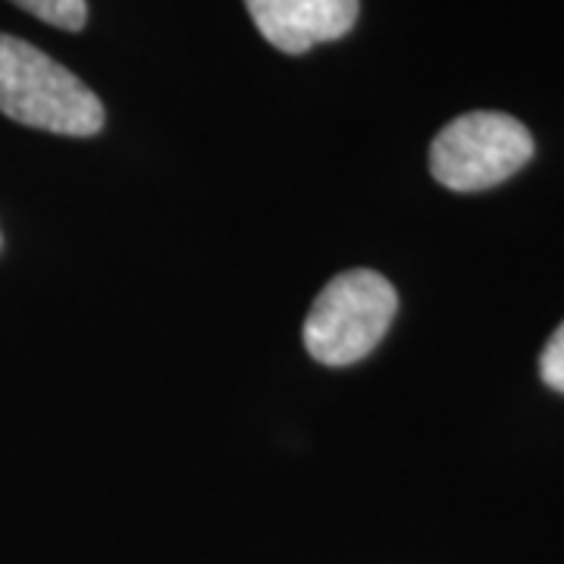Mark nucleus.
Returning <instances> with one entry per match:
<instances>
[{
  "mask_svg": "<svg viewBox=\"0 0 564 564\" xmlns=\"http://www.w3.org/2000/svg\"><path fill=\"white\" fill-rule=\"evenodd\" d=\"M13 3L25 13H32L35 20L57 25L63 32H79L88 22L85 0H13Z\"/></svg>",
  "mask_w": 564,
  "mask_h": 564,
  "instance_id": "5",
  "label": "nucleus"
},
{
  "mask_svg": "<svg viewBox=\"0 0 564 564\" xmlns=\"http://www.w3.org/2000/svg\"><path fill=\"white\" fill-rule=\"evenodd\" d=\"M0 113L54 135H98L101 98L29 41L0 35Z\"/></svg>",
  "mask_w": 564,
  "mask_h": 564,
  "instance_id": "1",
  "label": "nucleus"
},
{
  "mask_svg": "<svg viewBox=\"0 0 564 564\" xmlns=\"http://www.w3.org/2000/svg\"><path fill=\"white\" fill-rule=\"evenodd\" d=\"M533 158L524 122L499 110H474L452 120L430 144V173L452 192H484L511 180Z\"/></svg>",
  "mask_w": 564,
  "mask_h": 564,
  "instance_id": "3",
  "label": "nucleus"
},
{
  "mask_svg": "<svg viewBox=\"0 0 564 564\" xmlns=\"http://www.w3.org/2000/svg\"><path fill=\"white\" fill-rule=\"evenodd\" d=\"M540 377L549 389L564 395V323L552 333V339L545 343L543 355H540Z\"/></svg>",
  "mask_w": 564,
  "mask_h": 564,
  "instance_id": "6",
  "label": "nucleus"
},
{
  "mask_svg": "<svg viewBox=\"0 0 564 564\" xmlns=\"http://www.w3.org/2000/svg\"><path fill=\"white\" fill-rule=\"evenodd\" d=\"M263 39L282 54H304L343 39L361 13V0H245Z\"/></svg>",
  "mask_w": 564,
  "mask_h": 564,
  "instance_id": "4",
  "label": "nucleus"
},
{
  "mask_svg": "<svg viewBox=\"0 0 564 564\" xmlns=\"http://www.w3.org/2000/svg\"><path fill=\"white\" fill-rule=\"evenodd\" d=\"M399 311L392 282L373 270H348L323 285L304 321V348L314 361L345 367L383 343Z\"/></svg>",
  "mask_w": 564,
  "mask_h": 564,
  "instance_id": "2",
  "label": "nucleus"
}]
</instances>
